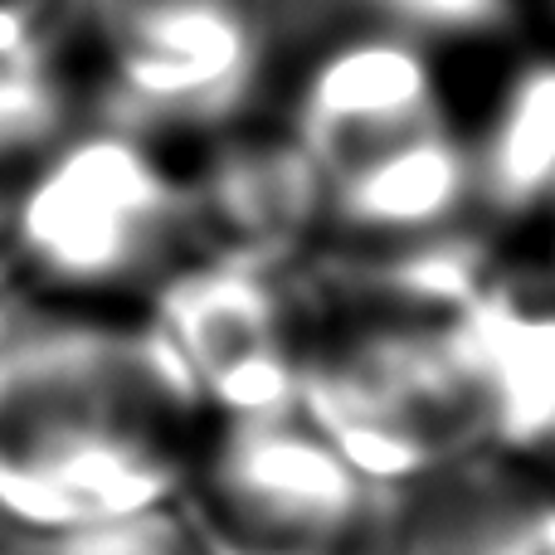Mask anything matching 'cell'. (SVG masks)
Returning a JSON list of instances; mask_svg holds the SVG:
<instances>
[{
	"label": "cell",
	"instance_id": "3",
	"mask_svg": "<svg viewBox=\"0 0 555 555\" xmlns=\"http://www.w3.org/2000/svg\"><path fill=\"white\" fill-rule=\"evenodd\" d=\"M297 404L390 502L482 453L453 322L361 312L312 326Z\"/></svg>",
	"mask_w": 555,
	"mask_h": 555
},
{
	"label": "cell",
	"instance_id": "16",
	"mask_svg": "<svg viewBox=\"0 0 555 555\" xmlns=\"http://www.w3.org/2000/svg\"><path fill=\"white\" fill-rule=\"evenodd\" d=\"M537 234H541V283L555 293V201H551L546 220L537 224Z\"/></svg>",
	"mask_w": 555,
	"mask_h": 555
},
{
	"label": "cell",
	"instance_id": "4",
	"mask_svg": "<svg viewBox=\"0 0 555 555\" xmlns=\"http://www.w3.org/2000/svg\"><path fill=\"white\" fill-rule=\"evenodd\" d=\"M390 507L302 404L205 424L176 498L201 555H361Z\"/></svg>",
	"mask_w": 555,
	"mask_h": 555
},
{
	"label": "cell",
	"instance_id": "14",
	"mask_svg": "<svg viewBox=\"0 0 555 555\" xmlns=\"http://www.w3.org/2000/svg\"><path fill=\"white\" fill-rule=\"evenodd\" d=\"M15 551L20 555H201L176 507L137 512V517L83 527V531H68V537L29 541V546H15Z\"/></svg>",
	"mask_w": 555,
	"mask_h": 555
},
{
	"label": "cell",
	"instance_id": "15",
	"mask_svg": "<svg viewBox=\"0 0 555 555\" xmlns=\"http://www.w3.org/2000/svg\"><path fill=\"white\" fill-rule=\"evenodd\" d=\"M0 10L35 15V20H54V25H68V29H74V20H78V0H0Z\"/></svg>",
	"mask_w": 555,
	"mask_h": 555
},
{
	"label": "cell",
	"instance_id": "13",
	"mask_svg": "<svg viewBox=\"0 0 555 555\" xmlns=\"http://www.w3.org/2000/svg\"><path fill=\"white\" fill-rule=\"evenodd\" d=\"M351 10L356 20L420 39L434 54H453V49H492L512 39L531 0H351Z\"/></svg>",
	"mask_w": 555,
	"mask_h": 555
},
{
	"label": "cell",
	"instance_id": "7",
	"mask_svg": "<svg viewBox=\"0 0 555 555\" xmlns=\"http://www.w3.org/2000/svg\"><path fill=\"white\" fill-rule=\"evenodd\" d=\"M449 122L459 113L443 54L371 20L317 44L283 103V132L302 146L322 185Z\"/></svg>",
	"mask_w": 555,
	"mask_h": 555
},
{
	"label": "cell",
	"instance_id": "5",
	"mask_svg": "<svg viewBox=\"0 0 555 555\" xmlns=\"http://www.w3.org/2000/svg\"><path fill=\"white\" fill-rule=\"evenodd\" d=\"M103 113L156 142H215L259 122L278 74L273 0H78Z\"/></svg>",
	"mask_w": 555,
	"mask_h": 555
},
{
	"label": "cell",
	"instance_id": "17",
	"mask_svg": "<svg viewBox=\"0 0 555 555\" xmlns=\"http://www.w3.org/2000/svg\"><path fill=\"white\" fill-rule=\"evenodd\" d=\"M541 10H546V20L555 25V0H541Z\"/></svg>",
	"mask_w": 555,
	"mask_h": 555
},
{
	"label": "cell",
	"instance_id": "11",
	"mask_svg": "<svg viewBox=\"0 0 555 555\" xmlns=\"http://www.w3.org/2000/svg\"><path fill=\"white\" fill-rule=\"evenodd\" d=\"M468 142L482 230L537 234L555 201V49L521 59L502 78Z\"/></svg>",
	"mask_w": 555,
	"mask_h": 555
},
{
	"label": "cell",
	"instance_id": "2",
	"mask_svg": "<svg viewBox=\"0 0 555 555\" xmlns=\"http://www.w3.org/2000/svg\"><path fill=\"white\" fill-rule=\"evenodd\" d=\"M5 185L0 269L35 302L137 312L195 254L185 166L113 113H83Z\"/></svg>",
	"mask_w": 555,
	"mask_h": 555
},
{
	"label": "cell",
	"instance_id": "19",
	"mask_svg": "<svg viewBox=\"0 0 555 555\" xmlns=\"http://www.w3.org/2000/svg\"><path fill=\"white\" fill-rule=\"evenodd\" d=\"M0 278H5V269H0ZM0 287H5V283H0Z\"/></svg>",
	"mask_w": 555,
	"mask_h": 555
},
{
	"label": "cell",
	"instance_id": "18",
	"mask_svg": "<svg viewBox=\"0 0 555 555\" xmlns=\"http://www.w3.org/2000/svg\"><path fill=\"white\" fill-rule=\"evenodd\" d=\"M0 555H20V551H15V546H10V541H5V537H0Z\"/></svg>",
	"mask_w": 555,
	"mask_h": 555
},
{
	"label": "cell",
	"instance_id": "1",
	"mask_svg": "<svg viewBox=\"0 0 555 555\" xmlns=\"http://www.w3.org/2000/svg\"><path fill=\"white\" fill-rule=\"evenodd\" d=\"M201 414L142 312L0 307V537H68L176 507Z\"/></svg>",
	"mask_w": 555,
	"mask_h": 555
},
{
	"label": "cell",
	"instance_id": "10",
	"mask_svg": "<svg viewBox=\"0 0 555 555\" xmlns=\"http://www.w3.org/2000/svg\"><path fill=\"white\" fill-rule=\"evenodd\" d=\"M385 527L395 555H555V488L473 453L395 498Z\"/></svg>",
	"mask_w": 555,
	"mask_h": 555
},
{
	"label": "cell",
	"instance_id": "6",
	"mask_svg": "<svg viewBox=\"0 0 555 555\" xmlns=\"http://www.w3.org/2000/svg\"><path fill=\"white\" fill-rule=\"evenodd\" d=\"M137 312L201 424L297 404L312 322L287 273L191 254L142 297Z\"/></svg>",
	"mask_w": 555,
	"mask_h": 555
},
{
	"label": "cell",
	"instance_id": "12",
	"mask_svg": "<svg viewBox=\"0 0 555 555\" xmlns=\"http://www.w3.org/2000/svg\"><path fill=\"white\" fill-rule=\"evenodd\" d=\"M74 29L0 10V181H15L83 117Z\"/></svg>",
	"mask_w": 555,
	"mask_h": 555
},
{
	"label": "cell",
	"instance_id": "9",
	"mask_svg": "<svg viewBox=\"0 0 555 555\" xmlns=\"http://www.w3.org/2000/svg\"><path fill=\"white\" fill-rule=\"evenodd\" d=\"M449 322L478 390L482 453L555 488V293L498 273Z\"/></svg>",
	"mask_w": 555,
	"mask_h": 555
},
{
	"label": "cell",
	"instance_id": "8",
	"mask_svg": "<svg viewBox=\"0 0 555 555\" xmlns=\"http://www.w3.org/2000/svg\"><path fill=\"white\" fill-rule=\"evenodd\" d=\"M195 254L287 273L326 244V185L283 122L234 127L185 166Z\"/></svg>",
	"mask_w": 555,
	"mask_h": 555
}]
</instances>
